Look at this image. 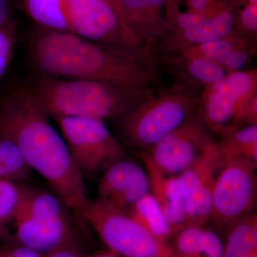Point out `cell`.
Here are the masks:
<instances>
[{"label":"cell","mask_w":257,"mask_h":257,"mask_svg":"<svg viewBox=\"0 0 257 257\" xmlns=\"http://www.w3.org/2000/svg\"><path fill=\"white\" fill-rule=\"evenodd\" d=\"M37 65L47 76L107 83L150 92L160 81L150 48L133 50L90 41L68 31L47 30L32 46Z\"/></svg>","instance_id":"cell-1"},{"label":"cell","mask_w":257,"mask_h":257,"mask_svg":"<svg viewBox=\"0 0 257 257\" xmlns=\"http://www.w3.org/2000/svg\"><path fill=\"white\" fill-rule=\"evenodd\" d=\"M50 116L31 87L21 88L0 101V133L15 143L30 170L45 179L64 205L80 214L90 201L83 175Z\"/></svg>","instance_id":"cell-2"},{"label":"cell","mask_w":257,"mask_h":257,"mask_svg":"<svg viewBox=\"0 0 257 257\" xmlns=\"http://www.w3.org/2000/svg\"><path fill=\"white\" fill-rule=\"evenodd\" d=\"M50 117L80 116L102 120L119 118L150 92H138L87 79L46 76L31 87Z\"/></svg>","instance_id":"cell-3"},{"label":"cell","mask_w":257,"mask_h":257,"mask_svg":"<svg viewBox=\"0 0 257 257\" xmlns=\"http://www.w3.org/2000/svg\"><path fill=\"white\" fill-rule=\"evenodd\" d=\"M197 101L186 86L155 89L118 118L120 136L128 146L147 152L190 118Z\"/></svg>","instance_id":"cell-4"},{"label":"cell","mask_w":257,"mask_h":257,"mask_svg":"<svg viewBox=\"0 0 257 257\" xmlns=\"http://www.w3.org/2000/svg\"><path fill=\"white\" fill-rule=\"evenodd\" d=\"M58 196L23 185L21 202L13 222L18 241L42 255L76 246L75 234Z\"/></svg>","instance_id":"cell-5"},{"label":"cell","mask_w":257,"mask_h":257,"mask_svg":"<svg viewBox=\"0 0 257 257\" xmlns=\"http://www.w3.org/2000/svg\"><path fill=\"white\" fill-rule=\"evenodd\" d=\"M80 214L108 249L121 257H175L171 243L162 242L128 214L98 200L89 201Z\"/></svg>","instance_id":"cell-6"},{"label":"cell","mask_w":257,"mask_h":257,"mask_svg":"<svg viewBox=\"0 0 257 257\" xmlns=\"http://www.w3.org/2000/svg\"><path fill=\"white\" fill-rule=\"evenodd\" d=\"M55 119L82 175L103 172L125 157L124 147L104 121L80 116H62Z\"/></svg>","instance_id":"cell-7"},{"label":"cell","mask_w":257,"mask_h":257,"mask_svg":"<svg viewBox=\"0 0 257 257\" xmlns=\"http://www.w3.org/2000/svg\"><path fill=\"white\" fill-rule=\"evenodd\" d=\"M222 166L213 189L211 219L225 230L230 224L253 212L256 202V164L243 157L222 155Z\"/></svg>","instance_id":"cell-8"},{"label":"cell","mask_w":257,"mask_h":257,"mask_svg":"<svg viewBox=\"0 0 257 257\" xmlns=\"http://www.w3.org/2000/svg\"><path fill=\"white\" fill-rule=\"evenodd\" d=\"M69 32L109 46L139 50L147 48L125 26L114 0H62Z\"/></svg>","instance_id":"cell-9"},{"label":"cell","mask_w":257,"mask_h":257,"mask_svg":"<svg viewBox=\"0 0 257 257\" xmlns=\"http://www.w3.org/2000/svg\"><path fill=\"white\" fill-rule=\"evenodd\" d=\"M256 89V69L228 73L219 82L204 88L198 98V119L208 130L222 133L243 104L257 94Z\"/></svg>","instance_id":"cell-10"},{"label":"cell","mask_w":257,"mask_h":257,"mask_svg":"<svg viewBox=\"0 0 257 257\" xmlns=\"http://www.w3.org/2000/svg\"><path fill=\"white\" fill-rule=\"evenodd\" d=\"M214 143L205 125L192 116L150 150L143 152L162 173L177 176L194 165Z\"/></svg>","instance_id":"cell-11"},{"label":"cell","mask_w":257,"mask_h":257,"mask_svg":"<svg viewBox=\"0 0 257 257\" xmlns=\"http://www.w3.org/2000/svg\"><path fill=\"white\" fill-rule=\"evenodd\" d=\"M149 192L150 184L145 168L124 157L103 171L96 200L127 214Z\"/></svg>","instance_id":"cell-12"},{"label":"cell","mask_w":257,"mask_h":257,"mask_svg":"<svg viewBox=\"0 0 257 257\" xmlns=\"http://www.w3.org/2000/svg\"><path fill=\"white\" fill-rule=\"evenodd\" d=\"M148 177L150 193L156 201L174 235L185 228V199L176 176L162 173L145 152H142Z\"/></svg>","instance_id":"cell-13"},{"label":"cell","mask_w":257,"mask_h":257,"mask_svg":"<svg viewBox=\"0 0 257 257\" xmlns=\"http://www.w3.org/2000/svg\"><path fill=\"white\" fill-rule=\"evenodd\" d=\"M128 31L145 46L152 47L166 33L155 13L166 0H114Z\"/></svg>","instance_id":"cell-14"},{"label":"cell","mask_w":257,"mask_h":257,"mask_svg":"<svg viewBox=\"0 0 257 257\" xmlns=\"http://www.w3.org/2000/svg\"><path fill=\"white\" fill-rule=\"evenodd\" d=\"M223 257H256L257 215L253 211L236 219L224 230Z\"/></svg>","instance_id":"cell-15"},{"label":"cell","mask_w":257,"mask_h":257,"mask_svg":"<svg viewBox=\"0 0 257 257\" xmlns=\"http://www.w3.org/2000/svg\"><path fill=\"white\" fill-rule=\"evenodd\" d=\"M174 69L192 83L191 85L204 86V88L212 85L224 78L229 72L218 62L200 58L187 57L181 55H174L167 59Z\"/></svg>","instance_id":"cell-16"},{"label":"cell","mask_w":257,"mask_h":257,"mask_svg":"<svg viewBox=\"0 0 257 257\" xmlns=\"http://www.w3.org/2000/svg\"><path fill=\"white\" fill-rule=\"evenodd\" d=\"M126 214L162 242L170 243L171 238L175 236L150 192L135 204Z\"/></svg>","instance_id":"cell-17"},{"label":"cell","mask_w":257,"mask_h":257,"mask_svg":"<svg viewBox=\"0 0 257 257\" xmlns=\"http://www.w3.org/2000/svg\"><path fill=\"white\" fill-rule=\"evenodd\" d=\"M219 143L222 155L243 157L257 165V124L227 130Z\"/></svg>","instance_id":"cell-18"},{"label":"cell","mask_w":257,"mask_h":257,"mask_svg":"<svg viewBox=\"0 0 257 257\" xmlns=\"http://www.w3.org/2000/svg\"><path fill=\"white\" fill-rule=\"evenodd\" d=\"M62 0H23L25 9L36 23L47 30L68 31L62 8Z\"/></svg>","instance_id":"cell-19"},{"label":"cell","mask_w":257,"mask_h":257,"mask_svg":"<svg viewBox=\"0 0 257 257\" xmlns=\"http://www.w3.org/2000/svg\"><path fill=\"white\" fill-rule=\"evenodd\" d=\"M30 171L15 143L0 133V178L18 182L28 178Z\"/></svg>","instance_id":"cell-20"},{"label":"cell","mask_w":257,"mask_h":257,"mask_svg":"<svg viewBox=\"0 0 257 257\" xmlns=\"http://www.w3.org/2000/svg\"><path fill=\"white\" fill-rule=\"evenodd\" d=\"M248 43L246 39L231 35L215 41L186 47L178 55L187 57H200L218 62L222 60L234 49Z\"/></svg>","instance_id":"cell-21"},{"label":"cell","mask_w":257,"mask_h":257,"mask_svg":"<svg viewBox=\"0 0 257 257\" xmlns=\"http://www.w3.org/2000/svg\"><path fill=\"white\" fill-rule=\"evenodd\" d=\"M18 183L0 178V230L14 220L23 194V185Z\"/></svg>","instance_id":"cell-22"},{"label":"cell","mask_w":257,"mask_h":257,"mask_svg":"<svg viewBox=\"0 0 257 257\" xmlns=\"http://www.w3.org/2000/svg\"><path fill=\"white\" fill-rule=\"evenodd\" d=\"M202 227L187 226L174 236L171 245L175 257H204L201 242Z\"/></svg>","instance_id":"cell-23"},{"label":"cell","mask_w":257,"mask_h":257,"mask_svg":"<svg viewBox=\"0 0 257 257\" xmlns=\"http://www.w3.org/2000/svg\"><path fill=\"white\" fill-rule=\"evenodd\" d=\"M15 30L11 23L0 27V81L4 77L14 53Z\"/></svg>","instance_id":"cell-24"},{"label":"cell","mask_w":257,"mask_h":257,"mask_svg":"<svg viewBox=\"0 0 257 257\" xmlns=\"http://www.w3.org/2000/svg\"><path fill=\"white\" fill-rule=\"evenodd\" d=\"M249 42L231 51L219 62L229 73L239 72L247 65L251 57Z\"/></svg>","instance_id":"cell-25"},{"label":"cell","mask_w":257,"mask_h":257,"mask_svg":"<svg viewBox=\"0 0 257 257\" xmlns=\"http://www.w3.org/2000/svg\"><path fill=\"white\" fill-rule=\"evenodd\" d=\"M257 94L251 97L243 104L242 107L235 116L231 125L225 130L243 127L257 124ZM223 132V133H224Z\"/></svg>","instance_id":"cell-26"},{"label":"cell","mask_w":257,"mask_h":257,"mask_svg":"<svg viewBox=\"0 0 257 257\" xmlns=\"http://www.w3.org/2000/svg\"><path fill=\"white\" fill-rule=\"evenodd\" d=\"M213 25L221 38H225L232 35L233 25H234V15L229 12H223L210 18Z\"/></svg>","instance_id":"cell-27"},{"label":"cell","mask_w":257,"mask_h":257,"mask_svg":"<svg viewBox=\"0 0 257 257\" xmlns=\"http://www.w3.org/2000/svg\"><path fill=\"white\" fill-rule=\"evenodd\" d=\"M209 17L202 13H187L179 15L177 23L178 27L182 30L195 28L205 23Z\"/></svg>","instance_id":"cell-28"},{"label":"cell","mask_w":257,"mask_h":257,"mask_svg":"<svg viewBox=\"0 0 257 257\" xmlns=\"http://www.w3.org/2000/svg\"><path fill=\"white\" fill-rule=\"evenodd\" d=\"M0 257H44V256L32 248L21 245L15 247L0 248Z\"/></svg>","instance_id":"cell-29"},{"label":"cell","mask_w":257,"mask_h":257,"mask_svg":"<svg viewBox=\"0 0 257 257\" xmlns=\"http://www.w3.org/2000/svg\"><path fill=\"white\" fill-rule=\"evenodd\" d=\"M241 20L243 27L251 32L257 31V5L251 4L243 10Z\"/></svg>","instance_id":"cell-30"},{"label":"cell","mask_w":257,"mask_h":257,"mask_svg":"<svg viewBox=\"0 0 257 257\" xmlns=\"http://www.w3.org/2000/svg\"><path fill=\"white\" fill-rule=\"evenodd\" d=\"M44 257H87L79 251L76 246H64L43 255Z\"/></svg>","instance_id":"cell-31"},{"label":"cell","mask_w":257,"mask_h":257,"mask_svg":"<svg viewBox=\"0 0 257 257\" xmlns=\"http://www.w3.org/2000/svg\"><path fill=\"white\" fill-rule=\"evenodd\" d=\"M11 23L8 0H0V27Z\"/></svg>","instance_id":"cell-32"},{"label":"cell","mask_w":257,"mask_h":257,"mask_svg":"<svg viewBox=\"0 0 257 257\" xmlns=\"http://www.w3.org/2000/svg\"><path fill=\"white\" fill-rule=\"evenodd\" d=\"M191 6L195 10L194 13H202L205 10L208 4V0H189Z\"/></svg>","instance_id":"cell-33"},{"label":"cell","mask_w":257,"mask_h":257,"mask_svg":"<svg viewBox=\"0 0 257 257\" xmlns=\"http://www.w3.org/2000/svg\"><path fill=\"white\" fill-rule=\"evenodd\" d=\"M87 257H121L119 255L116 254L110 250L108 249L107 251H102L95 253V254L91 255V256H87Z\"/></svg>","instance_id":"cell-34"},{"label":"cell","mask_w":257,"mask_h":257,"mask_svg":"<svg viewBox=\"0 0 257 257\" xmlns=\"http://www.w3.org/2000/svg\"><path fill=\"white\" fill-rule=\"evenodd\" d=\"M251 4H256L257 0H248Z\"/></svg>","instance_id":"cell-35"}]
</instances>
